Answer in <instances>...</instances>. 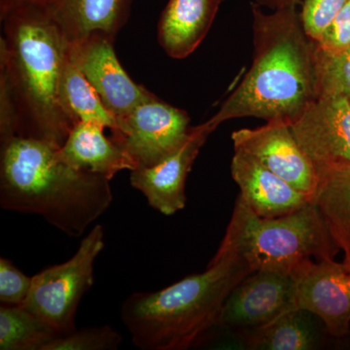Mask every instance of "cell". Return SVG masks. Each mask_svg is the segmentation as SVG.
I'll return each instance as SVG.
<instances>
[{"mask_svg": "<svg viewBox=\"0 0 350 350\" xmlns=\"http://www.w3.org/2000/svg\"><path fill=\"white\" fill-rule=\"evenodd\" d=\"M320 321L313 313L297 308L267 325L241 330V338L248 349H317L320 342Z\"/></svg>", "mask_w": 350, "mask_h": 350, "instance_id": "obj_19", "label": "cell"}, {"mask_svg": "<svg viewBox=\"0 0 350 350\" xmlns=\"http://www.w3.org/2000/svg\"><path fill=\"white\" fill-rule=\"evenodd\" d=\"M114 38L96 33L68 44V57L117 119L140 103L155 98L146 88L133 82L115 53Z\"/></svg>", "mask_w": 350, "mask_h": 350, "instance_id": "obj_8", "label": "cell"}, {"mask_svg": "<svg viewBox=\"0 0 350 350\" xmlns=\"http://www.w3.org/2000/svg\"><path fill=\"white\" fill-rule=\"evenodd\" d=\"M254 3L262 8H268L271 11L295 4H300V0H255Z\"/></svg>", "mask_w": 350, "mask_h": 350, "instance_id": "obj_27", "label": "cell"}, {"mask_svg": "<svg viewBox=\"0 0 350 350\" xmlns=\"http://www.w3.org/2000/svg\"><path fill=\"white\" fill-rule=\"evenodd\" d=\"M32 276L25 275L13 262L0 259V303L4 306H21L29 296Z\"/></svg>", "mask_w": 350, "mask_h": 350, "instance_id": "obj_25", "label": "cell"}, {"mask_svg": "<svg viewBox=\"0 0 350 350\" xmlns=\"http://www.w3.org/2000/svg\"><path fill=\"white\" fill-rule=\"evenodd\" d=\"M105 129L98 124H76L59 147V156L75 169L103 175L109 180L122 170H135L131 157L105 135Z\"/></svg>", "mask_w": 350, "mask_h": 350, "instance_id": "obj_17", "label": "cell"}, {"mask_svg": "<svg viewBox=\"0 0 350 350\" xmlns=\"http://www.w3.org/2000/svg\"><path fill=\"white\" fill-rule=\"evenodd\" d=\"M223 0H170L161 16L159 43L172 59H185L202 42Z\"/></svg>", "mask_w": 350, "mask_h": 350, "instance_id": "obj_15", "label": "cell"}, {"mask_svg": "<svg viewBox=\"0 0 350 350\" xmlns=\"http://www.w3.org/2000/svg\"><path fill=\"white\" fill-rule=\"evenodd\" d=\"M223 241L238 251L252 271L290 275L306 261L333 260L340 251L314 202L287 215L264 218L239 196Z\"/></svg>", "mask_w": 350, "mask_h": 350, "instance_id": "obj_5", "label": "cell"}, {"mask_svg": "<svg viewBox=\"0 0 350 350\" xmlns=\"http://www.w3.org/2000/svg\"><path fill=\"white\" fill-rule=\"evenodd\" d=\"M232 139L234 150L254 157L313 202L319 187V174L297 142L289 123L280 120L266 122L260 128L234 131Z\"/></svg>", "mask_w": 350, "mask_h": 350, "instance_id": "obj_9", "label": "cell"}, {"mask_svg": "<svg viewBox=\"0 0 350 350\" xmlns=\"http://www.w3.org/2000/svg\"><path fill=\"white\" fill-rule=\"evenodd\" d=\"M59 337L44 320L22 306L0 308V349L44 350Z\"/></svg>", "mask_w": 350, "mask_h": 350, "instance_id": "obj_21", "label": "cell"}, {"mask_svg": "<svg viewBox=\"0 0 350 350\" xmlns=\"http://www.w3.org/2000/svg\"><path fill=\"white\" fill-rule=\"evenodd\" d=\"M296 292L292 275L278 271H253L228 296L217 325L239 330L267 325L297 308Z\"/></svg>", "mask_w": 350, "mask_h": 350, "instance_id": "obj_10", "label": "cell"}, {"mask_svg": "<svg viewBox=\"0 0 350 350\" xmlns=\"http://www.w3.org/2000/svg\"><path fill=\"white\" fill-rule=\"evenodd\" d=\"M252 269L222 241L206 271L155 292H135L122 303V322L142 350H185L217 325L228 296Z\"/></svg>", "mask_w": 350, "mask_h": 350, "instance_id": "obj_4", "label": "cell"}, {"mask_svg": "<svg viewBox=\"0 0 350 350\" xmlns=\"http://www.w3.org/2000/svg\"><path fill=\"white\" fill-rule=\"evenodd\" d=\"M112 138L131 157L135 169L150 167L180 148L190 135V117L155 96L117 119Z\"/></svg>", "mask_w": 350, "mask_h": 350, "instance_id": "obj_7", "label": "cell"}, {"mask_svg": "<svg viewBox=\"0 0 350 350\" xmlns=\"http://www.w3.org/2000/svg\"><path fill=\"white\" fill-rule=\"evenodd\" d=\"M59 147L15 137L1 144L0 206L34 214L70 238H79L113 202L110 180L71 167Z\"/></svg>", "mask_w": 350, "mask_h": 350, "instance_id": "obj_3", "label": "cell"}, {"mask_svg": "<svg viewBox=\"0 0 350 350\" xmlns=\"http://www.w3.org/2000/svg\"><path fill=\"white\" fill-rule=\"evenodd\" d=\"M64 111L75 125L79 122L98 124L114 131L118 121L100 96L68 57L64 62L59 88Z\"/></svg>", "mask_w": 350, "mask_h": 350, "instance_id": "obj_20", "label": "cell"}, {"mask_svg": "<svg viewBox=\"0 0 350 350\" xmlns=\"http://www.w3.org/2000/svg\"><path fill=\"white\" fill-rule=\"evenodd\" d=\"M317 170L319 187L313 202L350 269V163L321 165Z\"/></svg>", "mask_w": 350, "mask_h": 350, "instance_id": "obj_18", "label": "cell"}, {"mask_svg": "<svg viewBox=\"0 0 350 350\" xmlns=\"http://www.w3.org/2000/svg\"><path fill=\"white\" fill-rule=\"evenodd\" d=\"M299 4L265 12L252 2L253 62L239 86L207 121L255 117L291 125L315 100L317 42L304 29Z\"/></svg>", "mask_w": 350, "mask_h": 350, "instance_id": "obj_2", "label": "cell"}, {"mask_svg": "<svg viewBox=\"0 0 350 350\" xmlns=\"http://www.w3.org/2000/svg\"><path fill=\"white\" fill-rule=\"evenodd\" d=\"M297 308L317 315L332 337L350 328V269L335 260H310L293 273Z\"/></svg>", "mask_w": 350, "mask_h": 350, "instance_id": "obj_11", "label": "cell"}, {"mask_svg": "<svg viewBox=\"0 0 350 350\" xmlns=\"http://www.w3.org/2000/svg\"><path fill=\"white\" fill-rule=\"evenodd\" d=\"M208 124L193 126L185 144L150 167L131 170L133 188L146 198L149 206L163 215H174L186 206L185 185L200 148L213 131Z\"/></svg>", "mask_w": 350, "mask_h": 350, "instance_id": "obj_13", "label": "cell"}, {"mask_svg": "<svg viewBox=\"0 0 350 350\" xmlns=\"http://www.w3.org/2000/svg\"><path fill=\"white\" fill-rule=\"evenodd\" d=\"M325 52L338 53L350 47V0L337 14L317 41Z\"/></svg>", "mask_w": 350, "mask_h": 350, "instance_id": "obj_26", "label": "cell"}, {"mask_svg": "<svg viewBox=\"0 0 350 350\" xmlns=\"http://www.w3.org/2000/svg\"><path fill=\"white\" fill-rule=\"evenodd\" d=\"M24 1L51 2L53 1V0H0V12H1V11L6 10V9L9 8V7L15 5V4Z\"/></svg>", "mask_w": 350, "mask_h": 350, "instance_id": "obj_28", "label": "cell"}, {"mask_svg": "<svg viewBox=\"0 0 350 350\" xmlns=\"http://www.w3.org/2000/svg\"><path fill=\"white\" fill-rule=\"evenodd\" d=\"M223 1H226V0H223Z\"/></svg>", "mask_w": 350, "mask_h": 350, "instance_id": "obj_29", "label": "cell"}, {"mask_svg": "<svg viewBox=\"0 0 350 350\" xmlns=\"http://www.w3.org/2000/svg\"><path fill=\"white\" fill-rule=\"evenodd\" d=\"M50 10L68 44L96 33L114 38L130 15L131 0H53Z\"/></svg>", "mask_w": 350, "mask_h": 350, "instance_id": "obj_16", "label": "cell"}, {"mask_svg": "<svg viewBox=\"0 0 350 350\" xmlns=\"http://www.w3.org/2000/svg\"><path fill=\"white\" fill-rule=\"evenodd\" d=\"M105 246V229L94 226L70 259L32 276L31 291L21 306L49 324L59 336L72 333L78 306L94 284V262Z\"/></svg>", "mask_w": 350, "mask_h": 350, "instance_id": "obj_6", "label": "cell"}, {"mask_svg": "<svg viewBox=\"0 0 350 350\" xmlns=\"http://www.w3.org/2000/svg\"><path fill=\"white\" fill-rule=\"evenodd\" d=\"M349 1V0H304L300 11L306 33L317 42L334 18Z\"/></svg>", "mask_w": 350, "mask_h": 350, "instance_id": "obj_24", "label": "cell"}, {"mask_svg": "<svg viewBox=\"0 0 350 350\" xmlns=\"http://www.w3.org/2000/svg\"><path fill=\"white\" fill-rule=\"evenodd\" d=\"M0 80L17 110V137L61 147L75 124L64 111L59 88L68 43L49 2L24 1L0 12Z\"/></svg>", "mask_w": 350, "mask_h": 350, "instance_id": "obj_1", "label": "cell"}, {"mask_svg": "<svg viewBox=\"0 0 350 350\" xmlns=\"http://www.w3.org/2000/svg\"><path fill=\"white\" fill-rule=\"evenodd\" d=\"M315 98L340 96L350 103V47L328 53L317 43L314 57Z\"/></svg>", "mask_w": 350, "mask_h": 350, "instance_id": "obj_22", "label": "cell"}, {"mask_svg": "<svg viewBox=\"0 0 350 350\" xmlns=\"http://www.w3.org/2000/svg\"><path fill=\"white\" fill-rule=\"evenodd\" d=\"M290 126L315 167L350 163L349 100L340 96L317 98Z\"/></svg>", "mask_w": 350, "mask_h": 350, "instance_id": "obj_12", "label": "cell"}, {"mask_svg": "<svg viewBox=\"0 0 350 350\" xmlns=\"http://www.w3.org/2000/svg\"><path fill=\"white\" fill-rule=\"evenodd\" d=\"M231 174L241 190L239 197L260 217H280L313 202L245 152L234 150Z\"/></svg>", "mask_w": 350, "mask_h": 350, "instance_id": "obj_14", "label": "cell"}, {"mask_svg": "<svg viewBox=\"0 0 350 350\" xmlns=\"http://www.w3.org/2000/svg\"><path fill=\"white\" fill-rule=\"evenodd\" d=\"M122 342L121 334L111 326L88 327L59 336L44 350H115Z\"/></svg>", "mask_w": 350, "mask_h": 350, "instance_id": "obj_23", "label": "cell"}]
</instances>
